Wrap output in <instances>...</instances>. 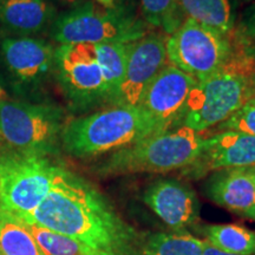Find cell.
<instances>
[{
	"label": "cell",
	"instance_id": "cell-1",
	"mask_svg": "<svg viewBox=\"0 0 255 255\" xmlns=\"http://www.w3.org/2000/svg\"><path fill=\"white\" fill-rule=\"evenodd\" d=\"M24 223L75 239L101 255H137L144 237L94 184L62 165L49 194Z\"/></svg>",
	"mask_w": 255,
	"mask_h": 255
},
{
	"label": "cell",
	"instance_id": "cell-2",
	"mask_svg": "<svg viewBox=\"0 0 255 255\" xmlns=\"http://www.w3.org/2000/svg\"><path fill=\"white\" fill-rule=\"evenodd\" d=\"M253 97L255 58L246 46L235 41V49L227 63L193 88L181 126L202 132L225 122Z\"/></svg>",
	"mask_w": 255,
	"mask_h": 255
},
{
	"label": "cell",
	"instance_id": "cell-3",
	"mask_svg": "<svg viewBox=\"0 0 255 255\" xmlns=\"http://www.w3.org/2000/svg\"><path fill=\"white\" fill-rule=\"evenodd\" d=\"M154 135V124L139 107H111L68 121L60 145L73 157L90 158Z\"/></svg>",
	"mask_w": 255,
	"mask_h": 255
},
{
	"label": "cell",
	"instance_id": "cell-4",
	"mask_svg": "<svg viewBox=\"0 0 255 255\" xmlns=\"http://www.w3.org/2000/svg\"><path fill=\"white\" fill-rule=\"evenodd\" d=\"M203 141L202 133L190 128H174L114 151L98 167V173L119 176L186 169L199 157Z\"/></svg>",
	"mask_w": 255,
	"mask_h": 255
},
{
	"label": "cell",
	"instance_id": "cell-5",
	"mask_svg": "<svg viewBox=\"0 0 255 255\" xmlns=\"http://www.w3.org/2000/svg\"><path fill=\"white\" fill-rule=\"evenodd\" d=\"M58 167L49 155L0 143V212L27 222L49 194Z\"/></svg>",
	"mask_w": 255,
	"mask_h": 255
},
{
	"label": "cell",
	"instance_id": "cell-6",
	"mask_svg": "<svg viewBox=\"0 0 255 255\" xmlns=\"http://www.w3.org/2000/svg\"><path fill=\"white\" fill-rule=\"evenodd\" d=\"M148 26L126 5L107 8L85 1L57 14L50 26V34L59 45L131 43L149 33Z\"/></svg>",
	"mask_w": 255,
	"mask_h": 255
},
{
	"label": "cell",
	"instance_id": "cell-7",
	"mask_svg": "<svg viewBox=\"0 0 255 255\" xmlns=\"http://www.w3.org/2000/svg\"><path fill=\"white\" fill-rule=\"evenodd\" d=\"M68 121L62 108L0 97V143L51 156L60 144Z\"/></svg>",
	"mask_w": 255,
	"mask_h": 255
},
{
	"label": "cell",
	"instance_id": "cell-8",
	"mask_svg": "<svg viewBox=\"0 0 255 255\" xmlns=\"http://www.w3.org/2000/svg\"><path fill=\"white\" fill-rule=\"evenodd\" d=\"M234 49L232 34L226 36L191 18L184 19L165 41L168 64L197 82L218 72Z\"/></svg>",
	"mask_w": 255,
	"mask_h": 255
},
{
	"label": "cell",
	"instance_id": "cell-9",
	"mask_svg": "<svg viewBox=\"0 0 255 255\" xmlns=\"http://www.w3.org/2000/svg\"><path fill=\"white\" fill-rule=\"evenodd\" d=\"M52 73L73 107L84 109L107 102V88L95 45H58Z\"/></svg>",
	"mask_w": 255,
	"mask_h": 255
},
{
	"label": "cell",
	"instance_id": "cell-10",
	"mask_svg": "<svg viewBox=\"0 0 255 255\" xmlns=\"http://www.w3.org/2000/svg\"><path fill=\"white\" fill-rule=\"evenodd\" d=\"M56 47L36 37H5L0 41V62L9 87L28 96L53 71Z\"/></svg>",
	"mask_w": 255,
	"mask_h": 255
},
{
	"label": "cell",
	"instance_id": "cell-11",
	"mask_svg": "<svg viewBox=\"0 0 255 255\" xmlns=\"http://www.w3.org/2000/svg\"><path fill=\"white\" fill-rule=\"evenodd\" d=\"M167 36L149 32L130 43L126 75L111 107H138L146 89L168 65Z\"/></svg>",
	"mask_w": 255,
	"mask_h": 255
},
{
	"label": "cell",
	"instance_id": "cell-12",
	"mask_svg": "<svg viewBox=\"0 0 255 255\" xmlns=\"http://www.w3.org/2000/svg\"><path fill=\"white\" fill-rule=\"evenodd\" d=\"M197 81L175 66L165 65L146 89L138 107L154 124L156 133L174 129L182 121L184 108Z\"/></svg>",
	"mask_w": 255,
	"mask_h": 255
},
{
	"label": "cell",
	"instance_id": "cell-13",
	"mask_svg": "<svg viewBox=\"0 0 255 255\" xmlns=\"http://www.w3.org/2000/svg\"><path fill=\"white\" fill-rule=\"evenodd\" d=\"M255 167V136L239 131H219L203 141L199 157L184 169L193 178L228 169Z\"/></svg>",
	"mask_w": 255,
	"mask_h": 255
},
{
	"label": "cell",
	"instance_id": "cell-14",
	"mask_svg": "<svg viewBox=\"0 0 255 255\" xmlns=\"http://www.w3.org/2000/svg\"><path fill=\"white\" fill-rule=\"evenodd\" d=\"M143 201L174 232H184L199 219L200 202L195 191L173 178L151 183L143 193Z\"/></svg>",
	"mask_w": 255,
	"mask_h": 255
},
{
	"label": "cell",
	"instance_id": "cell-15",
	"mask_svg": "<svg viewBox=\"0 0 255 255\" xmlns=\"http://www.w3.org/2000/svg\"><path fill=\"white\" fill-rule=\"evenodd\" d=\"M206 194L216 205L255 221V171L252 169L216 171L206 184Z\"/></svg>",
	"mask_w": 255,
	"mask_h": 255
},
{
	"label": "cell",
	"instance_id": "cell-16",
	"mask_svg": "<svg viewBox=\"0 0 255 255\" xmlns=\"http://www.w3.org/2000/svg\"><path fill=\"white\" fill-rule=\"evenodd\" d=\"M57 17L47 0H0V24L19 37L45 31Z\"/></svg>",
	"mask_w": 255,
	"mask_h": 255
},
{
	"label": "cell",
	"instance_id": "cell-17",
	"mask_svg": "<svg viewBox=\"0 0 255 255\" xmlns=\"http://www.w3.org/2000/svg\"><path fill=\"white\" fill-rule=\"evenodd\" d=\"M186 18L229 36L235 27L233 0H178Z\"/></svg>",
	"mask_w": 255,
	"mask_h": 255
},
{
	"label": "cell",
	"instance_id": "cell-18",
	"mask_svg": "<svg viewBox=\"0 0 255 255\" xmlns=\"http://www.w3.org/2000/svg\"><path fill=\"white\" fill-rule=\"evenodd\" d=\"M205 240L186 232L151 233L142 239L137 255H202Z\"/></svg>",
	"mask_w": 255,
	"mask_h": 255
},
{
	"label": "cell",
	"instance_id": "cell-19",
	"mask_svg": "<svg viewBox=\"0 0 255 255\" xmlns=\"http://www.w3.org/2000/svg\"><path fill=\"white\" fill-rule=\"evenodd\" d=\"M95 47L107 88V103L111 105L126 75L130 43H104Z\"/></svg>",
	"mask_w": 255,
	"mask_h": 255
},
{
	"label": "cell",
	"instance_id": "cell-20",
	"mask_svg": "<svg viewBox=\"0 0 255 255\" xmlns=\"http://www.w3.org/2000/svg\"><path fill=\"white\" fill-rule=\"evenodd\" d=\"M206 241L231 254L255 255V232L240 225H213L202 229Z\"/></svg>",
	"mask_w": 255,
	"mask_h": 255
},
{
	"label": "cell",
	"instance_id": "cell-21",
	"mask_svg": "<svg viewBox=\"0 0 255 255\" xmlns=\"http://www.w3.org/2000/svg\"><path fill=\"white\" fill-rule=\"evenodd\" d=\"M1 255H45L24 222L0 212Z\"/></svg>",
	"mask_w": 255,
	"mask_h": 255
},
{
	"label": "cell",
	"instance_id": "cell-22",
	"mask_svg": "<svg viewBox=\"0 0 255 255\" xmlns=\"http://www.w3.org/2000/svg\"><path fill=\"white\" fill-rule=\"evenodd\" d=\"M45 255H101L75 239L31 223H24Z\"/></svg>",
	"mask_w": 255,
	"mask_h": 255
},
{
	"label": "cell",
	"instance_id": "cell-23",
	"mask_svg": "<svg viewBox=\"0 0 255 255\" xmlns=\"http://www.w3.org/2000/svg\"><path fill=\"white\" fill-rule=\"evenodd\" d=\"M143 17L149 26L170 34L186 19L178 0H141Z\"/></svg>",
	"mask_w": 255,
	"mask_h": 255
},
{
	"label": "cell",
	"instance_id": "cell-24",
	"mask_svg": "<svg viewBox=\"0 0 255 255\" xmlns=\"http://www.w3.org/2000/svg\"><path fill=\"white\" fill-rule=\"evenodd\" d=\"M219 131H239L255 136V97L218 126Z\"/></svg>",
	"mask_w": 255,
	"mask_h": 255
},
{
	"label": "cell",
	"instance_id": "cell-25",
	"mask_svg": "<svg viewBox=\"0 0 255 255\" xmlns=\"http://www.w3.org/2000/svg\"><path fill=\"white\" fill-rule=\"evenodd\" d=\"M232 37L241 45L255 46V2L244 12L240 21L232 32Z\"/></svg>",
	"mask_w": 255,
	"mask_h": 255
},
{
	"label": "cell",
	"instance_id": "cell-26",
	"mask_svg": "<svg viewBox=\"0 0 255 255\" xmlns=\"http://www.w3.org/2000/svg\"><path fill=\"white\" fill-rule=\"evenodd\" d=\"M51 5H58L62 6V7H66L69 9L77 7V6L84 4L88 0H47Z\"/></svg>",
	"mask_w": 255,
	"mask_h": 255
},
{
	"label": "cell",
	"instance_id": "cell-27",
	"mask_svg": "<svg viewBox=\"0 0 255 255\" xmlns=\"http://www.w3.org/2000/svg\"><path fill=\"white\" fill-rule=\"evenodd\" d=\"M202 255H237V254H231V253H227V252L218 250V248L212 246V245L208 244V242L205 240V248H203Z\"/></svg>",
	"mask_w": 255,
	"mask_h": 255
},
{
	"label": "cell",
	"instance_id": "cell-28",
	"mask_svg": "<svg viewBox=\"0 0 255 255\" xmlns=\"http://www.w3.org/2000/svg\"><path fill=\"white\" fill-rule=\"evenodd\" d=\"M96 1H97L101 6H103V7H107V8H113L114 6L116 5L115 0H96Z\"/></svg>",
	"mask_w": 255,
	"mask_h": 255
},
{
	"label": "cell",
	"instance_id": "cell-29",
	"mask_svg": "<svg viewBox=\"0 0 255 255\" xmlns=\"http://www.w3.org/2000/svg\"><path fill=\"white\" fill-rule=\"evenodd\" d=\"M246 49H247V51H248V52H250V53H251V55H252V56H253V57H254V58H255V46L246 47Z\"/></svg>",
	"mask_w": 255,
	"mask_h": 255
},
{
	"label": "cell",
	"instance_id": "cell-30",
	"mask_svg": "<svg viewBox=\"0 0 255 255\" xmlns=\"http://www.w3.org/2000/svg\"><path fill=\"white\" fill-rule=\"evenodd\" d=\"M1 96H5V94H4V89H2L1 84H0V97H1Z\"/></svg>",
	"mask_w": 255,
	"mask_h": 255
},
{
	"label": "cell",
	"instance_id": "cell-31",
	"mask_svg": "<svg viewBox=\"0 0 255 255\" xmlns=\"http://www.w3.org/2000/svg\"><path fill=\"white\" fill-rule=\"evenodd\" d=\"M250 169H252V170H254V171H255V167H253V168H250Z\"/></svg>",
	"mask_w": 255,
	"mask_h": 255
},
{
	"label": "cell",
	"instance_id": "cell-32",
	"mask_svg": "<svg viewBox=\"0 0 255 255\" xmlns=\"http://www.w3.org/2000/svg\"><path fill=\"white\" fill-rule=\"evenodd\" d=\"M245 1H251V0H245Z\"/></svg>",
	"mask_w": 255,
	"mask_h": 255
},
{
	"label": "cell",
	"instance_id": "cell-33",
	"mask_svg": "<svg viewBox=\"0 0 255 255\" xmlns=\"http://www.w3.org/2000/svg\"><path fill=\"white\" fill-rule=\"evenodd\" d=\"M0 255H1V253H0Z\"/></svg>",
	"mask_w": 255,
	"mask_h": 255
}]
</instances>
